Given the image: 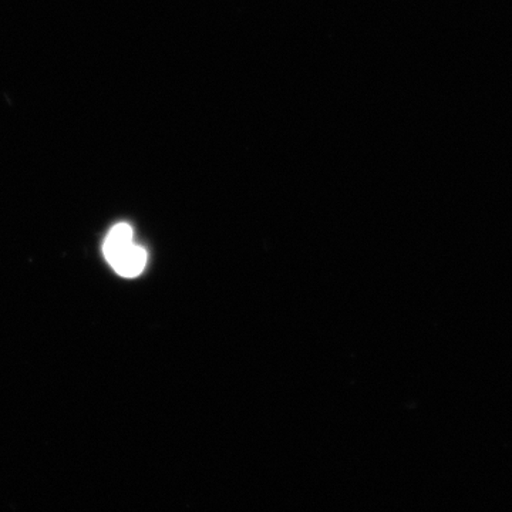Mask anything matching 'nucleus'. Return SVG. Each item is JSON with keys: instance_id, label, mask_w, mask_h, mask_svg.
<instances>
[{"instance_id": "f257e3e1", "label": "nucleus", "mask_w": 512, "mask_h": 512, "mask_svg": "<svg viewBox=\"0 0 512 512\" xmlns=\"http://www.w3.org/2000/svg\"><path fill=\"white\" fill-rule=\"evenodd\" d=\"M147 265V251L140 245L133 244L130 248L126 249L116 259V261L111 264L113 266L114 271L117 274L124 276V278H136V276L140 275L141 272L144 271Z\"/></svg>"}, {"instance_id": "f03ea898", "label": "nucleus", "mask_w": 512, "mask_h": 512, "mask_svg": "<svg viewBox=\"0 0 512 512\" xmlns=\"http://www.w3.org/2000/svg\"><path fill=\"white\" fill-rule=\"evenodd\" d=\"M133 244V228L123 222V224H117L116 227L111 228L106 241H104L103 254L111 265Z\"/></svg>"}]
</instances>
